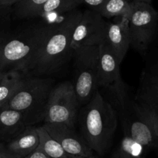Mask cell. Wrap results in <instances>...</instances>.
<instances>
[{
	"label": "cell",
	"instance_id": "obj_1",
	"mask_svg": "<svg viewBox=\"0 0 158 158\" xmlns=\"http://www.w3.org/2000/svg\"><path fill=\"white\" fill-rule=\"evenodd\" d=\"M81 136L93 151L102 155L111 147L118 125L116 112L98 91L80 113Z\"/></svg>",
	"mask_w": 158,
	"mask_h": 158
},
{
	"label": "cell",
	"instance_id": "obj_2",
	"mask_svg": "<svg viewBox=\"0 0 158 158\" xmlns=\"http://www.w3.org/2000/svg\"><path fill=\"white\" fill-rule=\"evenodd\" d=\"M82 12L74 10L57 24L51 25L48 36L42 44L32 71L50 74L57 71L66 61L70 54L73 31Z\"/></svg>",
	"mask_w": 158,
	"mask_h": 158
},
{
	"label": "cell",
	"instance_id": "obj_3",
	"mask_svg": "<svg viewBox=\"0 0 158 158\" xmlns=\"http://www.w3.org/2000/svg\"><path fill=\"white\" fill-rule=\"evenodd\" d=\"M51 28V25L30 27L18 36L0 42V70L14 69L21 73L32 71Z\"/></svg>",
	"mask_w": 158,
	"mask_h": 158
},
{
	"label": "cell",
	"instance_id": "obj_4",
	"mask_svg": "<svg viewBox=\"0 0 158 158\" xmlns=\"http://www.w3.org/2000/svg\"><path fill=\"white\" fill-rule=\"evenodd\" d=\"M72 54L75 57L72 84L79 104H86L99 88L98 46L80 47Z\"/></svg>",
	"mask_w": 158,
	"mask_h": 158
},
{
	"label": "cell",
	"instance_id": "obj_5",
	"mask_svg": "<svg viewBox=\"0 0 158 158\" xmlns=\"http://www.w3.org/2000/svg\"><path fill=\"white\" fill-rule=\"evenodd\" d=\"M79 102L71 81H64L51 90L43 116L44 123H63L74 128Z\"/></svg>",
	"mask_w": 158,
	"mask_h": 158
},
{
	"label": "cell",
	"instance_id": "obj_6",
	"mask_svg": "<svg viewBox=\"0 0 158 158\" xmlns=\"http://www.w3.org/2000/svg\"><path fill=\"white\" fill-rule=\"evenodd\" d=\"M158 12L150 3L132 2L129 17V30L131 46L140 52L148 49L156 32Z\"/></svg>",
	"mask_w": 158,
	"mask_h": 158
},
{
	"label": "cell",
	"instance_id": "obj_7",
	"mask_svg": "<svg viewBox=\"0 0 158 158\" xmlns=\"http://www.w3.org/2000/svg\"><path fill=\"white\" fill-rule=\"evenodd\" d=\"M123 115L125 134L144 148H158V135L151 121L140 112L134 103L128 102L127 98L118 102Z\"/></svg>",
	"mask_w": 158,
	"mask_h": 158
},
{
	"label": "cell",
	"instance_id": "obj_8",
	"mask_svg": "<svg viewBox=\"0 0 158 158\" xmlns=\"http://www.w3.org/2000/svg\"><path fill=\"white\" fill-rule=\"evenodd\" d=\"M51 89V83L47 79L25 78L18 92L2 107L19 111L27 116L42 105L46 106Z\"/></svg>",
	"mask_w": 158,
	"mask_h": 158
},
{
	"label": "cell",
	"instance_id": "obj_9",
	"mask_svg": "<svg viewBox=\"0 0 158 158\" xmlns=\"http://www.w3.org/2000/svg\"><path fill=\"white\" fill-rule=\"evenodd\" d=\"M98 62L99 88L108 89L113 94L116 102L127 98L124 83L119 72L120 63L106 40H103L98 45Z\"/></svg>",
	"mask_w": 158,
	"mask_h": 158
},
{
	"label": "cell",
	"instance_id": "obj_10",
	"mask_svg": "<svg viewBox=\"0 0 158 158\" xmlns=\"http://www.w3.org/2000/svg\"><path fill=\"white\" fill-rule=\"evenodd\" d=\"M106 22L97 12H82L76 23L71 42V52L82 46H98L105 40Z\"/></svg>",
	"mask_w": 158,
	"mask_h": 158
},
{
	"label": "cell",
	"instance_id": "obj_11",
	"mask_svg": "<svg viewBox=\"0 0 158 158\" xmlns=\"http://www.w3.org/2000/svg\"><path fill=\"white\" fill-rule=\"evenodd\" d=\"M133 103L151 121L158 135V69L143 73Z\"/></svg>",
	"mask_w": 158,
	"mask_h": 158
},
{
	"label": "cell",
	"instance_id": "obj_12",
	"mask_svg": "<svg viewBox=\"0 0 158 158\" xmlns=\"http://www.w3.org/2000/svg\"><path fill=\"white\" fill-rule=\"evenodd\" d=\"M43 127L68 153L85 157L95 156L81 135L76 133L73 127L63 123H44Z\"/></svg>",
	"mask_w": 158,
	"mask_h": 158
},
{
	"label": "cell",
	"instance_id": "obj_13",
	"mask_svg": "<svg viewBox=\"0 0 158 158\" xmlns=\"http://www.w3.org/2000/svg\"><path fill=\"white\" fill-rule=\"evenodd\" d=\"M105 40L109 44L121 64L131 46L129 19L115 17L111 22H107Z\"/></svg>",
	"mask_w": 158,
	"mask_h": 158
},
{
	"label": "cell",
	"instance_id": "obj_14",
	"mask_svg": "<svg viewBox=\"0 0 158 158\" xmlns=\"http://www.w3.org/2000/svg\"><path fill=\"white\" fill-rule=\"evenodd\" d=\"M40 137L36 127H27L8 143L5 148L12 154L20 158L28 156L37 149Z\"/></svg>",
	"mask_w": 158,
	"mask_h": 158
},
{
	"label": "cell",
	"instance_id": "obj_15",
	"mask_svg": "<svg viewBox=\"0 0 158 158\" xmlns=\"http://www.w3.org/2000/svg\"><path fill=\"white\" fill-rule=\"evenodd\" d=\"M27 116L22 112L1 107L0 109V136L13 138L27 127Z\"/></svg>",
	"mask_w": 158,
	"mask_h": 158
},
{
	"label": "cell",
	"instance_id": "obj_16",
	"mask_svg": "<svg viewBox=\"0 0 158 158\" xmlns=\"http://www.w3.org/2000/svg\"><path fill=\"white\" fill-rule=\"evenodd\" d=\"M40 137V143L37 148L42 150L52 158H98L95 156L85 157V156H77V155L71 154L65 151L61 146L54 140L52 137L44 128V127H36Z\"/></svg>",
	"mask_w": 158,
	"mask_h": 158
},
{
	"label": "cell",
	"instance_id": "obj_17",
	"mask_svg": "<svg viewBox=\"0 0 158 158\" xmlns=\"http://www.w3.org/2000/svg\"><path fill=\"white\" fill-rule=\"evenodd\" d=\"M24 81L20 71L14 69L6 71L0 81V106H3L18 92Z\"/></svg>",
	"mask_w": 158,
	"mask_h": 158
},
{
	"label": "cell",
	"instance_id": "obj_18",
	"mask_svg": "<svg viewBox=\"0 0 158 158\" xmlns=\"http://www.w3.org/2000/svg\"><path fill=\"white\" fill-rule=\"evenodd\" d=\"M82 0H48L35 13V17H46L49 15H62L76 10Z\"/></svg>",
	"mask_w": 158,
	"mask_h": 158
},
{
	"label": "cell",
	"instance_id": "obj_19",
	"mask_svg": "<svg viewBox=\"0 0 158 158\" xmlns=\"http://www.w3.org/2000/svg\"><path fill=\"white\" fill-rule=\"evenodd\" d=\"M132 12V2L128 0H106L97 13L103 18L125 17L129 19Z\"/></svg>",
	"mask_w": 158,
	"mask_h": 158
},
{
	"label": "cell",
	"instance_id": "obj_20",
	"mask_svg": "<svg viewBox=\"0 0 158 158\" xmlns=\"http://www.w3.org/2000/svg\"><path fill=\"white\" fill-rule=\"evenodd\" d=\"M48 0H21L13 6V11L16 17L19 19L34 18L36 13Z\"/></svg>",
	"mask_w": 158,
	"mask_h": 158
},
{
	"label": "cell",
	"instance_id": "obj_21",
	"mask_svg": "<svg viewBox=\"0 0 158 158\" xmlns=\"http://www.w3.org/2000/svg\"><path fill=\"white\" fill-rule=\"evenodd\" d=\"M144 147L133 140L130 136L125 134L118 150L129 155L132 158H141Z\"/></svg>",
	"mask_w": 158,
	"mask_h": 158
},
{
	"label": "cell",
	"instance_id": "obj_22",
	"mask_svg": "<svg viewBox=\"0 0 158 158\" xmlns=\"http://www.w3.org/2000/svg\"><path fill=\"white\" fill-rule=\"evenodd\" d=\"M21 0H0V12L6 13Z\"/></svg>",
	"mask_w": 158,
	"mask_h": 158
},
{
	"label": "cell",
	"instance_id": "obj_23",
	"mask_svg": "<svg viewBox=\"0 0 158 158\" xmlns=\"http://www.w3.org/2000/svg\"><path fill=\"white\" fill-rule=\"evenodd\" d=\"M106 0H82V3L90 7L92 10L98 12Z\"/></svg>",
	"mask_w": 158,
	"mask_h": 158
},
{
	"label": "cell",
	"instance_id": "obj_24",
	"mask_svg": "<svg viewBox=\"0 0 158 158\" xmlns=\"http://www.w3.org/2000/svg\"><path fill=\"white\" fill-rule=\"evenodd\" d=\"M23 158H52L51 156H49L48 155H47L46 153H44L42 150H39V149H36V150H34L33 152H32L31 153L28 155V156H25Z\"/></svg>",
	"mask_w": 158,
	"mask_h": 158
},
{
	"label": "cell",
	"instance_id": "obj_25",
	"mask_svg": "<svg viewBox=\"0 0 158 158\" xmlns=\"http://www.w3.org/2000/svg\"><path fill=\"white\" fill-rule=\"evenodd\" d=\"M0 158H20L15 155L12 154L10 152L7 151L5 147L0 146Z\"/></svg>",
	"mask_w": 158,
	"mask_h": 158
},
{
	"label": "cell",
	"instance_id": "obj_26",
	"mask_svg": "<svg viewBox=\"0 0 158 158\" xmlns=\"http://www.w3.org/2000/svg\"><path fill=\"white\" fill-rule=\"evenodd\" d=\"M112 158H132V157L129 156V155L126 154L125 153L122 152L121 150H117L114 153V154L112 155Z\"/></svg>",
	"mask_w": 158,
	"mask_h": 158
},
{
	"label": "cell",
	"instance_id": "obj_27",
	"mask_svg": "<svg viewBox=\"0 0 158 158\" xmlns=\"http://www.w3.org/2000/svg\"><path fill=\"white\" fill-rule=\"evenodd\" d=\"M128 1L130 2H146V3H150V4H151V2H152V0H128Z\"/></svg>",
	"mask_w": 158,
	"mask_h": 158
},
{
	"label": "cell",
	"instance_id": "obj_28",
	"mask_svg": "<svg viewBox=\"0 0 158 158\" xmlns=\"http://www.w3.org/2000/svg\"><path fill=\"white\" fill-rule=\"evenodd\" d=\"M5 72L6 71H2V70H0V81L2 80V77H3V75L5 74Z\"/></svg>",
	"mask_w": 158,
	"mask_h": 158
},
{
	"label": "cell",
	"instance_id": "obj_29",
	"mask_svg": "<svg viewBox=\"0 0 158 158\" xmlns=\"http://www.w3.org/2000/svg\"><path fill=\"white\" fill-rule=\"evenodd\" d=\"M1 107H2V106H0V109H1Z\"/></svg>",
	"mask_w": 158,
	"mask_h": 158
}]
</instances>
